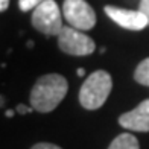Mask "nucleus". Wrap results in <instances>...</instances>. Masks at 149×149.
I'll return each mask as SVG.
<instances>
[{
	"mask_svg": "<svg viewBox=\"0 0 149 149\" xmlns=\"http://www.w3.org/2000/svg\"><path fill=\"white\" fill-rule=\"evenodd\" d=\"M67 91L69 82L63 74H44L37 79L31 90V107L38 113H50L63 102Z\"/></svg>",
	"mask_w": 149,
	"mask_h": 149,
	"instance_id": "f257e3e1",
	"label": "nucleus"
},
{
	"mask_svg": "<svg viewBox=\"0 0 149 149\" xmlns=\"http://www.w3.org/2000/svg\"><path fill=\"white\" fill-rule=\"evenodd\" d=\"M113 88L111 74L105 70L93 72L79 90V104L85 110H97L108 99Z\"/></svg>",
	"mask_w": 149,
	"mask_h": 149,
	"instance_id": "f03ea898",
	"label": "nucleus"
},
{
	"mask_svg": "<svg viewBox=\"0 0 149 149\" xmlns=\"http://www.w3.org/2000/svg\"><path fill=\"white\" fill-rule=\"evenodd\" d=\"M32 26L44 35H59L63 26V17L55 0H44L32 12Z\"/></svg>",
	"mask_w": 149,
	"mask_h": 149,
	"instance_id": "7ed1b4c3",
	"label": "nucleus"
},
{
	"mask_svg": "<svg viewBox=\"0 0 149 149\" xmlns=\"http://www.w3.org/2000/svg\"><path fill=\"white\" fill-rule=\"evenodd\" d=\"M56 38H58L59 49L67 55L85 56L93 53L94 49H96L93 38L85 35L82 31L72 28V26H64Z\"/></svg>",
	"mask_w": 149,
	"mask_h": 149,
	"instance_id": "20e7f679",
	"label": "nucleus"
},
{
	"mask_svg": "<svg viewBox=\"0 0 149 149\" xmlns=\"http://www.w3.org/2000/svg\"><path fill=\"white\" fill-rule=\"evenodd\" d=\"M63 14L74 29L90 31L96 24V12L85 0H64Z\"/></svg>",
	"mask_w": 149,
	"mask_h": 149,
	"instance_id": "39448f33",
	"label": "nucleus"
},
{
	"mask_svg": "<svg viewBox=\"0 0 149 149\" xmlns=\"http://www.w3.org/2000/svg\"><path fill=\"white\" fill-rule=\"evenodd\" d=\"M104 11L114 23H117L120 28L128 31H141L149 24L146 15L139 9L132 11V9H123V8H116V6L108 5L105 6Z\"/></svg>",
	"mask_w": 149,
	"mask_h": 149,
	"instance_id": "423d86ee",
	"label": "nucleus"
},
{
	"mask_svg": "<svg viewBox=\"0 0 149 149\" xmlns=\"http://www.w3.org/2000/svg\"><path fill=\"white\" fill-rule=\"evenodd\" d=\"M119 125L130 131L149 132V99H145L134 110L122 114L119 117Z\"/></svg>",
	"mask_w": 149,
	"mask_h": 149,
	"instance_id": "0eeeda50",
	"label": "nucleus"
},
{
	"mask_svg": "<svg viewBox=\"0 0 149 149\" xmlns=\"http://www.w3.org/2000/svg\"><path fill=\"white\" fill-rule=\"evenodd\" d=\"M108 149H140V145H139V140L132 134L125 132V134H119L111 141Z\"/></svg>",
	"mask_w": 149,
	"mask_h": 149,
	"instance_id": "6e6552de",
	"label": "nucleus"
},
{
	"mask_svg": "<svg viewBox=\"0 0 149 149\" xmlns=\"http://www.w3.org/2000/svg\"><path fill=\"white\" fill-rule=\"evenodd\" d=\"M134 79L137 81L139 84L149 87V58L143 59L141 63L135 67L134 72Z\"/></svg>",
	"mask_w": 149,
	"mask_h": 149,
	"instance_id": "1a4fd4ad",
	"label": "nucleus"
},
{
	"mask_svg": "<svg viewBox=\"0 0 149 149\" xmlns=\"http://www.w3.org/2000/svg\"><path fill=\"white\" fill-rule=\"evenodd\" d=\"M44 0H18V8L23 12H28L31 9H35L40 3H43Z\"/></svg>",
	"mask_w": 149,
	"mask_h": 149,
	"instance_id": "9d476101",
	"label": "nucleus"
},
{
	"mask_svg": "<svg viewBox=\"0 0 149 149\" xmlns=\"http://www.w3.org/2000/svg\"><path fill=\"white\" fill-rule=\"evenodd\" d=\"M139 11L143 12V14L146 15V18H148V22H149V0H140Z\"/></svg>",
	"mask_w": 149,
	"mask_h": 149,
	"instance_id": "9b49d317",
	"label": "nucleus"
},
{
	"mask_svg": "<svg viewBox=\"0 0 149 149\" xmlns=\"http://www.w3.org/2000/svg\"><path fill=\"white\" fill-rule=\"evenodd\" d=\"M31 149H61V148L56 146V145H53V143H37V145H33Z\"/></svg>",
	"mask_w": 149,
	"mask_h": 149,
	"instance_id": "f8f14e48",
	"label": "nucleus"
},
{
	"mask_svg": "<svg viewBox=\"0 0 149 149\" xmlns=\"http://www.w3.org/2000/svg\"><path fill=\"white\" fill-rule=\"evenodd\" d=\"M33 110L32 107H26V105H17V111H18V114H28V113H31Z\"/></svg>",
	"mask_w": 149,
	"mask_h": 149,
	"instance_id": "ddd939ff",
	"label": "nucleus"
},
{
	"mask_svg": "<svg viewBox=\"0 0 149 149\" xmlns=\"http://www.w3.org/2000/svg\"><path fill=\"white\" fill-rule=\"evenodd\" d=\"M8 6H9V0H0V11L2 12L8 9Z\"/></svg>",
	"mask_w": 149,
	"mask_h": 149,
	"instance_id": "4468645a",
	"label": "nucleus"
},
{
	"mask_svg": "<svg viewBox=\"0 0 149 149\" xmlns=\"http://www.w3.org/2000/svg\"><path fill=\"white\" fill-rule=\"evenodd\" d=\"M76 74H78V76H84L85 70H84V69H78V70H76Z\"/></svg>",
	"mask_w": 149,
	"mask_h": 149,
	"instance_id": "2eb2a0df",
	"label": "nucleus"
},
{
	"mask_svg": "<svg viewBox=\"0 0 149 149\" xmlns=\"http://www.w3.org/2000/svg\"><path fill=\"white\" fill-rule=\"evenodd\" d=\"M14 116V110H8L6 111V117H12Z\"/></svg>",
	"mask_w": 149,
	"mask_h": 149,
	"instance_id": "dca6fc26",
	"label": "nucleus"
}]
</instances>
